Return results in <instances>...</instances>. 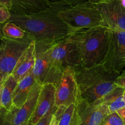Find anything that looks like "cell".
Instances as JSON below:
<instances>
[{"instance_id": "1", "label": "cell", "mask_w": 125, "mask_h": 125, "mask_svg": "<svg viewBox=\"0 0 125 125\" xmlns=\"http://www.w3.org/2000/svg\"><path fill=\"white\" fill-rule=\"evenodd\" d=\"M61 2H51L46 10L29 14L10 13L9 20L23 29L35 44L50 46L70 34L59 12L69 7Z\"/></svg>"}, {"instance_id": "2", "label": "cell", "mask_w": 125, "mask_h": 125, "mask_svg": "<svg viewBox=\"0 0 125 125\" xmlns=\"http://www.w3.org/2000/svg\"><path fill=\"white\" fill-rule=\"evenodd\" d=\"M75 71L78 98L89 104L100 101L117 86L115 81L120 72L110 69L103 64L79 67Z\"/></svg>"}, {"instance_id": "3", "label": "cell", "mask_w": 125, "mask_h": 125, "mask_svg": "<svg viewBox=\"0 0 125 125\" xmlns=\"http://www.w3.org/2000/svg\"><path fill=\"white\" fill-rule=\"evenodd\" d=\"M109 29L98 26L81 29L72 34L78 47L81 67L87 68L103 63L108 49Z\"/></svg>"}, {"instance_id": "4", "label": "cell", "mask_w": 125, "mask_h": 125, "mask_svg": "<svg viewBox=\"0 0 125 125\" xmlns=\"http://www.w3.org/2000/svg\"><path fill=\"white\" fill-rule=\"evenodd\" d=\"M59 16L68 27L70 34L81 29L106 27L96 5L88 0L62 10Z\"/></svg>"}, {"instance_id": "5", "label": "cell", "mask_w": 125, "mask_h": 125, "mask_svg": "<svg viewBox=\"0 0 125 125\" xmlns=\"http://www.w3.org/2000/svg\"><path fill=\"white\" fill-rule=\"evenodd\" d=\"M49 47L35 44V60L32 74L35 82L41 86L47 83L56 86L63 72L50 58L48 51Z\"/></svg>"}, {"instance_id": "6", "label": "cell", "mask_w": 125, "mask_h": 125, "mask_svg": "<svg viewBox=\"0 0 125 125\" xmlns=\"http://www.w3.org/2000/svg\"><path fill=\"white\" fill-rule=\"evenodd\" d=\"M48 51L50 58L62 71L68 66L74 70L81 67L78 47L73 34L49 47Z\"/></svg>"}, {"instance_id": "7", "label": "cell", "mask_w": 125, "mask_h": 125, "mask_svg": "<svg viewBox=\"0 0 125 125\" xmlns=\"http://www.w3.org/2000/svg\"><path fill=\"white\" fill-rule=\"evenodd\" d=\"M0 40V72L7 77L12 74L18 60L33 40L28 34L18 40L4 37Z\"/></svg>"}, {"instance_id": "8", "label": "cell", "mask_w": 125, "mask_h": 125, "mask_svg": "<svg viewBox=\"0 0 125 125\" xmlns=\"http://www.w3.org/2000/svg\"><path fill=\"white\" fill-rule=\"evenodd\" d=\"M78 97V89L73 67L68 66L64 69L59 81L56 86L55 105L57 107H67L76 104Z\"/></svg>"}, {"instance_id": "9", "label": "cell", "mask_w": 125, "mask_h": 125, "mask_svg": "<svg viewBox=\"0 0 125 125\" xmlns=\"http://www.w3.org/2000/svg\"><path fill=\"white\" fill-rule=\"evenodd\" d=\"M103 64L120 72L125 67V31L109 29L107 54Z\"/></svg>"}, {"instance_id": "10", "label": "cell", "mask_w": 125, "mask_h": 125, "mask_svg": "<svg viewBox=\"0 0 125 125\" xmlns=\"http://www.w3.org/2000/svg\"><path fill=\"white\" fill-rule=\"evenodd\" d=\"M75 105L78 125H100L110 113L107 105L101 100L89 104L78 97Z\"/></svg>"}, {"instance_id": "11", "label": "cell", "mask_w": 125, "mask_h": 125, "mask_svg": "<svg viewBox=\"0 0 125 125\" xmlns=\"http://www.w3.org/2000/svg\"><path fill=\"white\" fill-rule=\"evenodd\" d=\"M95 4L107 28L125 31V8L120 0H107Z\"/></svg>"}, {"instance_id": "12", "label": "cell", "mask_w": 125, "mask_h": 125, "mask_svg": "<svg viewBox=\"0 0 125 125\" xmlns=\"http://www.w3.org/2000/svg\"><path fill=\"white\" fill-rule=\"evenodd\" d=\"M41 87L35 82L28 99L21 107L16 109L12 107L9 110L4 109V114L6 120L12 125H24L29 123L35 109Z\"/></svg>"}, {"instance_id": "13", "label": "cell", "mask_w": 125, "mask_h": 125, "mask_svg": "<svg viewBox=\"0 0 125 125\" xmlns=\"http://www.w3.org/2000/svg\"><path fill=\"white\" fill-rule=\"evenodd\" d=\"M55 91L56 86L51 83L42 86L35 109L29 121L31 125H35L41 118L55 106Z\"/></svg>"}, {"instance_id": "14", "label": "cell", "mask_w": 125, "mask_h": 125, "mask_svg": "<svg viewBox=\"0 0 125 125\" xmlns=\"http://www.w3.org/2000/svg\"><path fill=\"white\" fill-rule=\"evenodd\" d=\"M35 60V43L33 40L17 61L11 74L19 82L32 70Z\"/></svg>"}, {"instance_id": "15", "label": "cell", "mask_w": 125, "mask_h": 125, "mask_svg": "<svg viewBox=\"0 0 125 125\" xmlns=\"http://www.w3.org/2000/svg\"><path fill=\"white\" fill-rule=\"evenodd\" d=\"M35 83V80L32 70L17 83L12 95L13 107L18 109L23 105Z\"/></svg>"}, {"instance_id": "16", "label": "cell", "mask_w": 125, "mask_h": 125, "mask_svg": "<svg viewBox=\"0 0 125 125\" xmlns=\"http://www.w3.org/2000/svg\"><path fill=\"white\" fill-rule=\"evenodd\" d=\"M10 13L29 14L44 11L48 8L51 2L48 0H12Z\"/></svg>"}, {"instance_id": "17", "label": "cell", "mask_w": 125, "mask_h": 125, "mask_svg": "<svg viewBox=\"0 0 125 125\" xmlns=\"http://www.w3.org/2000/svg\"><path fill=\"white\" fill-rule=\"evenodd\" d=\"M125 89L117 87L105 96L101 100L108 107L110 113L117 112L125 107V102L123 97Z\"/></svg>"}, {"instance_id": "18", "label": "cell", "mask_w": 125, "mask_h": 125, "mask_svg": "<svg viewBox=\"0 0 125 125\" xmlns=\"http://www.w3.org/2000/svg\"><path fill=\"white\" fill-rule=\"evenodd\" d=\"M17 83L18 82L12 74L7 76L2 83L1 105L6 110H10L12 107V95Z\"/></svg>"}, {"instance_id": "19", "label": "cell", "mask_w": 125, "mask_h": 125, "mask_svg": "<svg viewBox=\"0 0 125 125\" xmlns=\"http://www.w3.org/2000/svg\"><path fill=\"white\" fill-rule=\"evenodd\" d=\"M3 37L10 39H21L25 38L27 33L23 29L10 21L4 23L2 28Z\"/></svg>"}, {"instance_id": "20", "label": "cell", "mask_w": 125, "mask_h": 125, "mask_svg": "<svg viewBox=\"0 0 125 125\" xmlns=\"http://www.w3.org/2000/svg\"><path fill=\"white\" fill-rule=\"evenodd\" d=\"M75 108L76 105L74 104H71L66 107L60 116L57 125H70L75 111Z\"/></svg>"}, {"instance_id": "21", "label": "cell", "mask_w": 125, "mask_h": 125, "mask_svg": "<svg viewBox=\"0 0 125 125\" xmlns=\"http://www.w3.org/2000/svg\"><path fill=\"white\" fill-rule=\"evenodd\" d=\"M100 125H124V123L118 113L113 112L108 114Z\"/></svg>"}, {"instance_id": "22", "label": "cell", "mask_w": 125, "mask_h": 125, "mask_svg": "<svg viewBox=\"0 0 125 125\" xmlns=\"http://www.w3.org/2000/svg\"><path fill=\"white\" fill-rule=\"evenodd\" d=\"M57 109V107H56V105L54 106L51 110H49L42 118L40 119V120L38 121V122L35 125H50V122H51V120L52 119V115L56 111V110Z\"/></svg>"}, {"instance_id": "23", "label": "cell", "mask_w": 125, "mask_h": 125, "mask_svg": "<svg viewBox=\"0 0 125 125\" xmlns=\"http://www.w3.org/2000/svg\"><path fill=\"white\" fill-rule=\"evenodd\" d=\"M10 12L8 9L0 7V23L4 24L8 22L10 18Z\"/></svg>"}, {"instance_id": "24", "label": "cell", "mask_w": 125, "mask_h": 125, "mask_svg": "<svg viewBox=\"0 0 125 125\" xmlns=\"http://www.w3.org/2000/svg\"><path fill=\"white\" fill-rule=\"evenodd\" d=\"M50 2H61L68 6H73L87 0H48Z\"/></svg>"}, {"instance_id": "25", "label": "cell", "mask_w": 125, "mask_h": 125, "mask_svg": "<svg viewBox=\"0 0 125 125\" xmlns=\"http://www.w3.org/2000/svg\"><path fill=\"white\" fill-rule=\"evenodd\" d=\"M121 72L122 73H120L115 81V83L117 87L125 89V69L123 70Z\"/></svg>"}, {"instance_id": "26", "label": "cell", "mask_w": 125, "mask_h": 125, "mask_svg": "<svg viewBox=\"0 0 125 125\" xmlns=\"http://www.w3.org/2000/svg\"><path fill=\"white\" fill-rule=\"evenodd\" d=\"M4 108H0V125H12L9 121H7L4 116ZM24 125H31L29 123H28Z\"/></svg>"}, {"instance_id": "27", "label": "cell", "mask_w": 125, "mask_h": 125, "mask_svg": "<svg viewBox=\"0 0 125 125\" xmlns=\"http://www.w3.org/2000/svg\"><path fill=\"white\" fill-rule=\"evenodd\" d=\"M12 6V0H0V7L5 8L10 11Z\"/></svg>"}, {"instance_id": "28", "label": "cell", "mask_w": 125, "mask_h": 125, "mask_svg": "<svg viewBox=\"0 0 125 125\" xmlns=\"http://www.w3.org/2000/svg\"><path fill=\"white\" fill-rule=\"evenodd\" d=\"M117 112L118 113V114L120 115L121 118L122 119V120L123 121V123H124V125H125V107L122 108V109H121L120 110H118Z\"/></svg>"}, {"instance_id": "29", "label": "cell", "mask_w": 125, "mask_h": 125, "mask_svg": "<svg viewBox=\"0 0 125 125\" xmlns=\"http://www.w3.org/2000/svg\"><path fill=\"white\" fill-rule=\"evenodd\" d=\"M70 125H78V117H77L76 112V108L74 115H73V118H72V121H71Z\"/></svg>"}, {"instance_id": "30", "label": "cell", "mask_w": 125, "mask_h": 125, "mask_svg": "<svg viewBox=\"0 0 125 125\" xmlns=\"http://www.w3.org/2000/svg\"><path fill=\"white\" fill-rule=\"evenodd\" d=\"M6 78V77H5V76L2 73H1V72H0V84H1V83L4 82V80L5 78Z\"/></svg>"}, {"instance_id": "31", "label": "cell", "mask_w": 125, "mask_h": 125, "mask_svg": "<svg viewBox=\"0 0 125 125\" xmlns=\"http://www.w3.org/2000/svg\"><path fill=\"white\" fill-rule=\"evenodd\" d=\"M88 1H89L90 2H92V3L94 4H96V3H98V2H103V1H107V0H88Z\"/></svg>"}, {"instance_id": "32", "label": "cell", "mask_w": 125, "mask_h": 125, "mask_svg": "<svg viewBox=\"0 0 125 125\" xmlns=\"http://www.w3.org/2000/svg\"><path fill=\"white\" fill-rule=\"evenodd\" d=\"M3 24L2 23H0V39L2 38H3V34H2V28Z\"/></svg>"}, {"instance_id": "33", "label": "cell", "mask_w": 125, "mask_h": 125, "mask_svg": "<svg viewBox=\"0 0 125 125\" xmlns=\"http://www.w3.org/2000/svg\"><path fill=\"white\" fill-rule=\"evenodd\" d=\"M3 83V82H2ZM2 83L1 84H0V108L1 107V91H2Z\"/></svg>"}, {"instance_id": "34", "label": "cell", "mask_w": 125, "mask_h": 125, "mask_svg": "<svg viewBox=\"0 0 125 125\" xmlns=\"http://www.w3.org/2000/svg\"><path fill=\"white\" fill-rule=\"evenodd\" d=\"M120 1L121 4H122V6H123V7L125 8V0H120Z\"/></svg>"}, {"instance_id": "35", "label": "cell", "mask_w": 125, "mask_h": 125, "mask_svg": "<svg viewBox=\"0 0 125 125\" xmlns=\"http://www.w3.org/2000/svg\"><path fill=\"white\" fill-rule=\"evenodd\" d=\"M123 99H124L125 102V90L124 91V92H123Z\"/></svg>"}]
</instances>
